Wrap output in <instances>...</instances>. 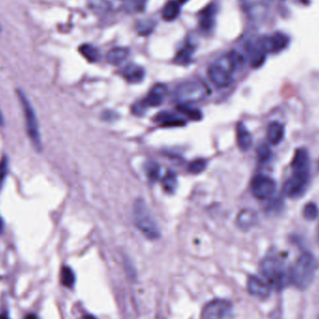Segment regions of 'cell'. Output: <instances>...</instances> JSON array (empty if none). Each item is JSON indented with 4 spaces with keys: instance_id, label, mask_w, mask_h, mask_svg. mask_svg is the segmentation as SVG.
Masks as SVG:
<instances>
[{
    "instance_id": "1",
    "label": "cell",
    "mask_w": 319,
    "mask_h": 319,
    "mask_svg": "<svg viewBox=\"0 0 319 319\" xmlns=\"http://www.w3.org/2000/svg\"><path fill=\"white\" fill-rule=\"evenodd\" d=\"M318 263L311 253H302L289 271V282L300 290L308 288L314 279Z\"/></svg>"
},
{
    "instance_id": "2",
    "label": "cell",
    "mask_w": 319,
    "mask_h": 319,
    "mask_svg": "<svg viewBox=\"0 0 319 319\" xmlns=\"http://www.w3.org/2000/svg\"><path fill=\"white\" fill-rule=\"evenodd\" d=\"M133 216L135 226L146 237L150 240L159 238L161 232L158 224L143 200L137 199L134 202Z\"/></svg>"
},
{
    "instance_id": "3",
    "label": "cell",
    "mask_w": 319,
    "mask_h": 319,
    "mask_svg": "<svg viewBox=\"0 0 319 319\" xmlns=\"http://www.w3.org/2000/svg\"><path fill=\"white\" fill-rule=\"evenodd\" d=\"M210 94V89L200 80H188L176 88L175 98L180 105H191L201 102Z\"/></svg>"
},
{
    "instance_id": "4",
    "label": "cell",
    "mask_w": 319,
    "mask_h": 319,
    "mask_svg": "<svg viewBox=\"0 0 319 319\" xmlns=\"http://www.w3.org/2000/svg\"><path fill=\"white\" fill-rule=\"evenodd\" d=\"M259 269L268 283L278 289L284 287L287 279L289 280L283 262L276 257L268 256L264 258L260 262Z\"/></svg>"
},
{
    "instance_id": "5",
    "label": "cell",
    "mask_w": 319,
    "mask_h": 319,
    "mask_svg": "<svg viewBox=\"0 0 319 319\" xmlns=\"http://www.w3.org/2000/svg\"><path fill=\"white\" fill-rule=\"evenodd\" d=\"M17 94H18V98L20 101L24 115H25L27 134L31 140L33 146L36 147V149L41 150L42 145H41V138H40V127H39V122H38V119L35 113L33 106L24 92L18 91Z\"/></svg>"
},
{
    "instance_id": "6",
    "label": "cell",
    "mask_w": 319,
    "mask_h": 319,
    "mask_svg": "<svg viewBox=\"0 0 319 319\" xmlns=\"http://www.w3.org/2000/svg\"><path fill=\"white\" fill-rule=\"evenodd\" d=\"M276 189L275 181L265 175H257L253 178L250 190L253 195L259 200L271 198Z\"/></svg>"
},
{
    "instance_id": "7",
    "label": "cell",
    "mask_w": 319,
    "mask_h": 319,
    "mask_svg": "<svg viewBox=\"0 0 319 319\" xmlns=\"http://www.w3.org/2000/svg\"><path fill=\"white\" fill-rule=\"evenodd\" d=\"M233 305L226 299H217L208 302L203 311L204 319H230Z\"/></svg>"
},
{
    "instance_id": "8",
    "label": "cell",
    "mask_w": 319,
    "mask_h": 319,
    "mask_svg": "<svg viewBox=\"0 0 319 319\" xmlns=\"http://www.w3.org/2000/svg\"><path fill=\"white\" fill-rule=\"evenodd\" d=\"M308 180L309 175L293 174L292 177L285 183L283 193L289 198H299L305 192Z\"/></svg>"
},
{
    "instance_id": "9",
    "label": "cell",
    "mask_w": 319,
    "mask_h": 319,
    "mask_svg": "<svg viewBox=\"0 0 319 319\" xmlns=\"http://www.w3.org/2000/svg\"><path fill=\"white\" fill-rule=\"evenodd\" d=\"M289 42L288 37L285 34L274 33L269 37H262L258 41L259 46L265 53H279L286 49Z\"/></svg>"
},
{
    "instance_id": "10",
    "label": "cell",
    "mask_w": 319,
    "mask_h": 319,
    "mask_svg": "<svg viewBox=\"0 0 319 319\" xmlns=\"http://www.w3.org/2000/svg\"><path fill=\"white\" fill-rule=\"evenodd\" d=\"M208 77L213 83L218 87H228L233 83V74L229 72L217 62L208 68Z\"/></svg>"
},
{
    "instance_id": "11",
    "label": "cell",
    "mask_w": 319,
    "mask_h": 319,
    "mask_svg": "<svg viewBox=\"0 0 319 319\" xmlns=\"http://www.w3.org/2000/svg\"><path fill=\"white\" fill-rule=\"evenodd\" d=\"M218 14V5L216 3H211L207 5L205 9L200 12L198 15L200 29L205 32L209 33L212 31L216 24V17Z\"/></svg>"
},
{
    "instance_id": "12",
    "label": "cell",
    "mask_w": 319,
    "mask_h": 319,
    "mask_svg": "<svg viewBox=\"0 0 319 319\" xmlns=\"http://www.w3.org/2000/svg\"><path fill=\"white\" fill-rule=\"evenodd\" d=\"M247 290L250 295L259 299H267L271 295V286L256 275L248 277Z\"/></svg>"
},
{
    "instance_id": "13",
    "label": "cell",
    "mask_w": 319,
    "mask_h": 319,
    "mask_svg": "<svg viewBox=\"0 0 319 319\" xmlns=\"http://www.w3.org/2000/svg\"><path fill=\"white\" fill-rule=\"evenodd\" d=\"M167 94V88L165 84L158 83L151 88L149 93H147L146 98L141 102V105L144 107L147 106H159L163 104Z\"/></svg>"
},
{
    "instance_id": "14",
    "label": "cell",
    "mask_w": 319,
    "mask_h": 319,
    "mask_svg": "<svg viewBox=\"0 0 319 319\" xmlns=\"http://www.w3.org/2000/svg\"><path fill=\"white\" fill-rule=\"evenodd\" d=\"M309 155L304 148H299L296 150L293 157L291 167L293 174L309 175Z\"/></svg>"
},
{
    "instance_id": "15",
    "label": "cell",
    "mask_w": 319,
    "mask_h": 319,
    "mask_svg": "<svg viewBox=\"0 0 319 319\" xmlns=\"http://www.w3.org/2000/svg\"><path fill=\"white\" fill-rule=\"evenodd\" d=\"M246 51L251 67L257 68L262 66L265 61L266 53L258 43L248 42L246 45Z\"/></svg>"
},
{
    "instance_id": "16",
    "label": "cell",
    "mask_w": 319,
    "mask_h": 319,
    "mask_svg": "<svg viewBox=\"0 0 319 319\" xmlns=\"http://www.w3.org/2000/svg\"><path fill=\"white\" fill-rule=\"evenodd\" d=\"M122 77L130 83H139L144 80L145 70L140 66L131 64L122 69Z\"/></svg>"
},
{
    "instance_id": "17",
    "label": "cell",
    "mask_w": 319,
    "mask_h": 319,
    "mask_svg": "<svg viewBox=\"0 0 319 319\" xmlns=\"http://www.w3.org/2000/svg\"><path fill=\"white\" fill-rule=\"evenodd\" d=\"M285 128L282 123L278 121L271 122L267 128V138L270 144L278 145L284 139Z\"/></svg>"
},
{
    "instance_id": "18",
    "label": "cell",
    "mask_w": 319,
    "mask_h": 319,
    "mask_svg": "<svg viewBox=\"0 0 319 319\" xmlns=\"http://www.w3.org/2000/svg\"><path fill=\"white\" fill-rule=\"evenodd\" d=\"M236 139L240 149L243 151L248 150L252 146V135L242 122L236 126Z\"/></svg>"
},
{
    "instance_id": "19",
    "label": "cell",
    "mask_w": 319,
    "mask_h": 319,
    "mask_svg": "<svg viewBox=\"0 0 319 319\" xmlns=\"http://www.w3.org/2000/svg\"><path fill=\"white\" fill-rule=\"evenodd\" d=\"M258 221V216L254 210L251 209H244L238 214L236 223L242 230H249L252 228Z\"/></svg>"
},
{
    "instance_id": "20",
    "label": "cell",
    "mask_w": 319,
    "mask_h": 319,
    "mask_svg": "<svg viewBox=\"0 0 319 319\" xmlns=\"http://www.w3.org/2000/svg\"><path fill=\"white\" fill-rule=\"evenodd\" d=\"M130 51L124 48V47H116L111 49L106 55V60L113 66L120 65L122 62L126 60L127 57L129 56Z\"/></svg>"
},
{
    "instance_id": "21",
    "label": "cell",
    "mask_w": 319,
    "mask_h": 319,
    "mask_svg": "<svg viewBox=\"0 0 319 319\" xmlns=\"http://www.w3.org/2000/svg\"><path fill=\"white\" fill-rule=\"evenodd\" d=\"M156 121L163 126H182L185 124V120L170 112H162L157 115Z\"/></svg>"
},
{
    "instance_id": "22",
    "label": "cell",
    "mask_w": 319,
    "mask_h": 319,
    "mask_svg": "<svg viewBox=\"0 0 319 319\" xmlns=\"http://www.w3.org/2000/svg\"><path fill=\"white\" fill-rule=\"evenodd\" d=\"M180 14V3L176 0H169L163 9L162 15L164 20L167 22H172L176 20Z\"/></svg>"
},
{
    "instance_id": "23",
    "label": "cell",
    "mask_w": 319,
    "mask_h": 319,
    "mask_svg": "<svg viewBox=\"0 0 319 319\" xmlns=\"http://www.w3.org/2000/svg\"><path fill=\"white\" fill-rule=\"evenodd\" d=\"M193 53H194V49L191 45H188L184 48H182L178 54L175 57V62L179 65H188L191 63V61L193 59Z\"/></svg>"
},
{
    "instance_id": "24",
    "label": "cell",
    "mask_w": 319,
    "mask_h": 319,
    "mask_svg": "<svg viewBox=\"0 0 319 319\" xmlns=\"http://www.w3.org/2000/svg\"><path fill=\"white\" fill-rule=\"evenodd\" d=\"M61 283L63 286L68 287V288H72L74 285H75V282H76V276H75V273H74L73 270L68 267V266H65L62 271H61Z\"/></svg>"
},
{
    "instance_id": "25",
    "label": "cell",
    "mask_w": 319,
    "mask_h": 319,
    "mask_svg": "<svg viewBox=\"0 0 319 319\" xmlns=\"http://www.w3.org/2000/svg\"><path fill=\"white\" fill-rule=\"evenodd\" d=\"M80 53L86 60L94 63L98 59V51L90 44H83L80 47Z\"/></svg>"
},
{
    "instance_id": "26",
    "label": "cell",
    "mask_w": 319,
    "mask_h": 319,
    "mask_svg": "<svg viewBox=\"0 0 319 319\" xmlns=\"http://www.w3.org/2000/svg\"><path fill=\"white\" fill-rule=\"evenodd\" d=\"M124 8L130 13H139L146 8V0H124Z\"/></svg>"
},
{
    "instance_id": "27",
    "label": "cell",
    "mask_w": 319,
    "mask_h": 319,
    "mask_svg": "<svg viewBox=\"0 0 319 319\" xmlns=\"http://www.w3.org/2000/svg\"><path fill=\"white\" fill-rule=\"evenodd\" d=\"M178 185L177 177L173 172H168L163 180V186L168 193H173Z\"/></svg>"
},
{
    "instance_id": "28",
    "label": "cell",
    "mask_w": 319,
    "mask_h": 319,
    "mask_svg": "<svg viewBox=\"0 0 319 319\" xmlns=\"http://www.w3.org/2000/svg\"><path fill=\"white\" fill-rule=\"evenodd\" d=\"M178 108H179V110L181 113L187 115L192 120H198L202 118L201 111L198 110V109H196V108H194V107L189 106V105H180Z\"/></svg>"
},
{
    "instance_id": "29",
    "label": "cell",
    "mask_w": 319,
    "mask_h": 319,
    "mask_svg": "<svg viewBox=\"0 0 319 319\" xmlns=\"http://www.w3.org/2000/svg\"><path fill=\"white\" fill-rule=\"evenodd\" d=\"M302 215L305 218L306 220H315L318 216V208L315 206V204L312 203H308L302 210Z\"/></svg>"
},
{
    "instance_id": "30",
    "label": "cell",
    "mask_w": 319,
    "mask_h": 319,
    "mask_svg": "<svg viewBox=\"0 0 319 319\" xmlns=\"http://www.w3.org/2000/svg\"><path fill=\"white\" fill-rule=\"evenodd\" d=\"M155 27V22L152 20L140 21L137 26V32L142 36H146L151 33Z\"/></svg>"
},
{
    "instance_id": "31",
    "label": "cell",
    "mask_w": 319,
    "mask_h": 319,
    "mask_svg": "<svg viewBox=\"0 0 319 319\" xmlns=\"http://www.w3.org/2000/svg\"><path fill=\"white\" fill-rule=\"evenodd\" d=\"M257 156H258L259 162L264 163V162L269 161L272 156V150H271L270 146L265 143L260 144L257 148Z\"/></svg>"
},
{
    "instance_id": "32",
    "label": "cell",
    "mask_w": 319,
    "mask_h": 319,
    "mask_svg": "<svg viewBox=\"0 0 319 319\" xmlns=\"http://www.w3.org/2000/svg\"><path fill=\"white\" fill-rule=\"evenodd\" d=\"M206 167V161L205 159H197L193 161L189 166V171L192 174L202 173Z\"/></svg>"
},
{
    "instance_id": "33",
    "label": "cell",
    "mask_w": 319,
    "mask_h": 319,
    "mask_svg": "<svg viewBox=\"0 0 319 319\" xmlns=\"http://www.w3.org/2000/svg\"><path fill=\"white\" fill-rule=\"evenodd\" d=\"M146 175L151 180H158L160 175V167L154 162H150L146 165Z\"/></svg>"
},
{
    "instance_id": "34",
    "label": "cell",
    "mask_w": 319,
    "mask_h": 319,
    "mask_svg": "<svg viewBox=\"0 0 319 319\" xmlns=\"http://www.w3.org/2000/svg\"><path fill=\"white\" fill-rule=\"evenodd\" d=\"M9 168V162L7 157H3L0 161V184L3 183V181L6 179Z\"/></svg>"
},
{
    "instance_id": "35",
    "label": "cell",
    "mask_w": 319,
    "mask_h": 319,
    "mask_svg": "<svg viewBox=\"0 0 319 319\" xmlns=\"http://www.w3.org/2000/svg\"><path fill=\"white\" fill-rule=\"evenodd\" d=\"M24 319H39V317H38V315L35 314V313H28L27 315L25 316V318Z\"/></svg>"
},
{
    "instance_id": "36",
    "label": "cell",
    "mask_w": 319,
    "mask_h": 319,
    "mask_svg": "<svg viewBox=\"0 0 319 319\" xmlns=\"http://www.w3.org/2000/svg\"><path fill=\"white\" fill-rule=\"evenodd\" d=\"M0 125L1 126L4 125V117H3V114L1 112V110H0Z\"/></svg>"
},
{
    "instance_id": "37",
    "label": "cell",
    "mask_w": 319,
    "mask_h": 319,
    "mask_svg": "<svg viewBox=\"0 0 319 319\" xmlns=\"http://www.w3.org/2000/svg\"><path fill=\"white\" fill-rule=\"evenodd\" d=\"M83 319H96L93 315H91V314H86V315H84V317Z\"/></svg>"
},
{
    "instance_id": "38",
    "label": "cell",
    "mask_w": 319,
    "mask_h": 319,
    "mask_svg": "<svg viewBox=\"0 0 319 319\" xmlns=\"http://www.w3.org/2000/svg\"><path fill=\"white\" fill-rule=\"evenodd\" d=\"M2 230H3V221L0 219V233L2 232Z\"/></svg>"
},
{
    "instance_id": "39",
    "label": "cell",
    "mask_w": 319,
    "mask_h": 319,
    "mask_svg": "<svg viewBox=\"0 0 319 319\" xmlns=\"http://www.w3.org/2000/svg\"><path fill=\"white\" fill-rule=\"evenodd\" d=\"M0 319H10L8 317L7 315H5V314H2V315H0Z\"/></svg>"
},
{
    "instance_id": "40",
    "label": "cell",
    "mask_w": 319,
    "mask_h": 319,
    "mask_svg": "<svg viewBox=\"0 0 319 319\" xmlns=\"http://www.w3.org/2000/svg\"><path fill=\"white\" fill-rule=\"evenodd\" d=\"M188 1H189V0H178V2H179V3H182V4L186 3Z\"/></svg>"
},
{
    "instance_id": "41",
    "label": "cell",
    "mask_w": 319,
    "mask_h": 319,
    "mask_svg": "<svg viewBox=\"0 0 319 319\" xmlns=\"http://www.w3.org/2000/svg\"><path fill=\"white\" fill-rule=\"evenodd\" d=\"M0 30H1V27H0Z\"/></svg>"
},
{
    "instance_id": "42",
    "label": "cell",
    "mask_w": 319,
    "mask_h": 319,
    "mask_svg": "<svg viewBox=\"0 0 319 319\" xmlns=\"http://www.w3.org/2000/svg\"><path fill=\"white\" fill-rule=\"evenodd\" d=\"M318 231H319V227H318Z\"/></svg>"
}]
</instances>
